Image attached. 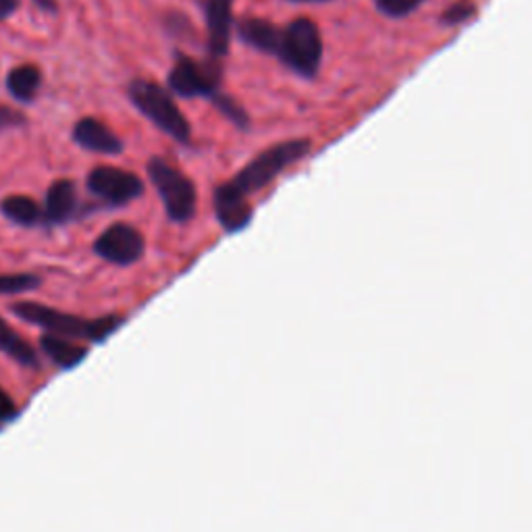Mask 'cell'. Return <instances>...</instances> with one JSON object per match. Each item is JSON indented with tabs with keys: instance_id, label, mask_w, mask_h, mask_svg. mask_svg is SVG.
Segmentation results:
<instances>
[{
	"instance_id": "4fadbf2b",
	"label": "cell",
	"mask_w": 532,
	"mask_h": 532,
	"mask_svg": "<svg viewBox=\"0 0 532 532\" xmlns=\"http://www.w3.org/2000/svg\"><path fill=\"white\" fill-rule=\"evenodd\" d=\"M237 37L246 44V46L258 50L265 54H277L281 44V31L283 28L274 25L273 21L260 17H243L240 21L233 23Z\"/></svg>"
},
{
	"instance_id": "6da1fadb",
	"label": "cell",
	"mask_w": 532,
	"mask_h": 532,
	"mask_svg": "<svg viewBox=\"0 0 532 532\" xmlns=\"http://www.w3.org/2000/svg\"><path fill=\"white\" fill-rule=\"evenodd\" d=\"M12 315L21 321L34 324L46 331V333L62 335L69 340H81L90 343H102L109 340L112 333H117L119 327L127 323V318L119 315H109L100 318H84L69 312L50 308V306L36 304V302H17L11 306Z\"/></svg>"
},
{
	"instance_id": "44dd1931",
	"label": "cell",
	"mask_w": 532,
	"mask_h": 532,
	"mask_svg": "<svg viewBox=\"0 0 532 532\" xmlns=\"http://www.w3.org/2000/svg\"><path fill=\"white\" fill-rule=\"evenodd\" d=\"M422 3L424 0H374L377 9L391 19H402L412 15V12L421 9Z\"/></svg>"
},
{
	"instance_id": "8992f818",
	"label": "cell",
	"mask_w": 532,
	"mask_h": 532,
	"mask_svg": "<svg viewBox=\"0 0 532 532\" xmlns=\"http://www.w3.org/2000/svg\"><path fill=\"white\" fill-rule=\"evenodd\" d=\"M223 67L221 59L209 56L204 61H196L187 54H177L171 71L167 75V90L173 96L193 100L206 98L210 100L221 90Z\"/></svg>"
},
{
	"instance_id": "ac0fdd59",
	"label": "cell",
	"mask_w": 532,
	"mask_h": 532,
	"mask_svg": "<svg viewBox=\"0 0 532 532\" xmlns=\"http://www.w3.org/2000/svg\"><path fill=\"white\" fill-rule=\"evenodd\" d=\"M210 102L215 104L217 110L221 112L229 123H233L240 131H248L252 127V121H250V115L246 112V109H243L233 96H229V94H223L218 90L215 96L210 98Z\"/></svg>"
},
{
	"instance_id": "5bb4252c",
	"label": "cell",
	"mask_w": 532,
	"mask_h": 532,
	"mask_svg": "<svg viewBox=\"0 0 532 532\" xmlns=\"http://www.w3.org/2000/svg\"><path fill=\"white\" fill-rule=\"evenodd\" d=\"M40 348L42 354L46 356L54 366L62 368V371H71V368L78 366L79 362L90 354V349L75 343V340L54 333H44L40 337Z\"/></svg>"
},
{
	"instance_id": "9a60e30c",
	"label": "cell",
	"mask_w": 532,
	"mask_h": 532,
	"mask_svg": "<svg viewBox=\"0 0 532 532\" xmlns=\"http://www.w3.org/2000/svg\"><path fill=\"white\" fill-rule=\"evenodd\" d=\"M0 352L25 368L40 366V358H37L36 349L23 337H19L17 331L9 327V323H4L3 318H0Z\"/></svg>"
},
{
	"instance_id": "603a6c76",
	"label": "cell",
	"mask_w": 532,
	"mask_h": 532,
	"mask_svg": "<svg viewBox=\"0 0 532 532\" xmlns=\"http://www.w3.org/2000/svg\"><path fill=\"white\" fill-rule=\"evenodd\" d=\"M23 123H25V117L21 115V112L6 109V106H0V131L21 127Z\"/></svg>"
},
{
	"instance_id": "484cf974",
	"label": "cell",
	"mask_w": 532,
	"mask_h": 532,
	"mask_svg": "<svg viewBox=\"0 0 532 532\" xmlns=\"http://www.w3.org/2000/svg\"><path fill=\"white\" fill-rule=\"evenodd\" d=\"M290 3H296V4H312V3H329V0H290Z\"/></svg>"
},
{
	"instance_id": "3957f363",
	"label": "cell",
	"mask_w": 532,
	"mask_h": 532,
	"mask_svg": "<svg viewBox=\"0 0 532 532\" xmlns=\"http://www.w3.org/2000/svg\"><path fill=\"white\" fill-rule=\"evenodd\" d=\"M127 98L160 134L168 135L181 146L192 142V123L187 121L167 87L152 79H134L127 86Z\"/></svg>"
},
{
	"instance_id": "9c48e42d",
	"label": "cell",
	"mask_w": 532,
	"mask_h": 532,
	"mask_svg": "<svg viewBox=\"0 0 532 532\" xmlns=\"http://www.w3.org/2000/svg\"><path fill=\"white\" fill-rule=\"evenodd\" d=\"M212 210H215L217 223L221 225L227 235L240 233V231L250 227L254 218L252 202H250L246 193L235 190L229 181L212 190Z\"/></svg>"
},
{
	"instance_id": "d4e9b609",
	"label": "cell",
	"mask_w": 532,
	"mask_h": 532,
	"mask_svg": "<svg viewBox=\"0 0 532 532\" xmlns=\"http://www.w3.org/2000/svg\"><path fill=\"white\" fill-rule=\"evenodd\" d=\"M37 6H42V9L46 11H54V0H36Z\"/></svg>"
},
{
	"instance_id": "e0dca14e",
	"label": "cell",
	"mask_w": 532,
	"mask_h": 532,
	"mask_svg": "<svg viewBox=\"0 0 532 532\" xmlns=\"http://www.w3.org/2000/svg\"><path fill=\"white\" fill-rule=\"evenodd\" d=\"M0 212H3L11 223L21 225V227H34V225L42 223V206L29 196L3 198Z\"/></svg>"
},
{
	"instance_id": "277c9868",
	"label": "cell",
	"mask_w": 532,
	"mask_h": 532,
	"mask_svg": "<svg viewBox=\"0 0 532 532\" xmlns=\"http://www.w3.org/2000/svg\"><path fill=\"white\" fill-rule=\"evenodd\" d=\"M148 181L159 193L162 209L171 223L184 225L196 217L198 190L190 175L162 156H152L146 165Z\"/></svg>"
},
{
	"instance_id": "cb8c5ba5",
	"label": "cell",
	"mask_w": 532,
	"mask_h": 532,
	"mask_svg": "<svg viewBox=\"0 0 532 532\" xmlns=\"http://www.w3.org/2000/svg\"><path fill=\"white\" fill-rule=\"evenodd\" d=\"M19 0H0V21L15 12Z\"/></svg>"
},
{
	"instance_id": "8fae6325",
	"label": "cell",
	"mask_w": 532,
	"mask_h": 532,
	"mask_svg": "<svg viewBox=\"0 0 532 532\" xmlns=\"http://www.w3.org/2000/svg\"><path fill=\"white\" fill-rule=\"evenodd\" d=\"M73 142L78 143L79 148L87 150V152L104 156H117L125 150L121 137L94 117H84L75 123Z\"/></svg>"
},
{
	"instance_id": "7c38bea8",
	"label": "cell",
	"mask_w": 532,
	"mask_h": 532,
	"mask_svg": "<svg viewBox=\"0 0 532 532\" xmlns=\"http://www.w3.org/2000/svg\"><path fill=\"white\" fill-rule=\"evenodd\" d=\"M78 187L71 179H56L48 187L46 200L42 209V223L46 225H65L75 217L78 210Z\"/></svg>"
},
{
	"instance_id": "52a82bcc",
	"label": "cell",
	"mask_w": 532,
	"mask_h": 532,
	"mask_svg": "<svg viewBox=\"0 0 532 532\" xmlns=\"http://www.w3.org/2000/svg\"><path fill=\"white\" fill-rule=\"evenodd\" d=\"M87 192L110 209H121L143 196L146 184L140 175L112 165H98L87 173Z\"/></svg>"
},
{
	"instance_id": "ffe728a7",
	"label": "cell",
	"mask_w": 532,
	"mask_h": 532,
	"mask_svg": "<svg viewBox=\"0 0 532 532\" xmlns=\"http://www.w3.org/2000/svg\"><path fill=\"white\" fill-rule=\"evenodd\" d=\"M479 15V4L474 0H455L441 12L439 21L447 28H455V25H464Z\"/></svg>"
},
{
	"instance_id": "ba28073f",
	"label": "cell",
	"mask_w": 532,
	"mask_h": 532,
	"mask_svg": "<svg viewBox=\"0 0 532 532\" xmlns=\"http://www.w3.org/2000/svg\"><path fill=\"white\" fill-rule=\"evenodd\" d=\"M94 254L115 266H134L146 254V237L129 223H112L94 241Z\"/></svg>"
},
{
	"instance_id": "7402d4cb",
	"label": "cell",
	"mask_w": 532,
	"mask_h": 532,
	"mask_svg": "<svg viewBox=\"0 0 532 532\" xmlns=\"http://www.w3.org/2000/svg\"><path fill=\"white\" fill-rule=\"evenodd\" d=\"M17 414H19L17 404L12 402L9 393H6L3 387H0V427H3V424H6V422L15 421Z\"/></svg>"
},
{
	"instance_id": "2e32d148",
	"label": "cell",
	"mask_w": 532,
	"mask_h": 532,
	"mask_svg": "<svg viewBox=\"0 0 532 532\" xmlns=\"http://www.w3.org/2000/svg\"><path fill=\"white\" fill-rule=\"evenodd\" d=\"M42 86V73L36 65H21L15 67L6 78V87L11 96L19 102H31L36 98L37 90Z\"/></svg>"
},
{
	"instance_id": "5b68a950",
	"label": "cell",
	"mask_w": 532,
	"mask_h": 532,
	"mask_svg": "<svg viewBox=\"0 0 532 532\" xmlns=\"http://www.w3.org/2000/svg\"><path fill=\"white\" fill-rule=\"evenodd\" d=\"M324 44L318 23L298 17L281 31L277 59L302 79H315L323 65Z\"/></svg>"
},
{
	"instance_id": "30bf717a",
	"label": "cell",
	"mask_w": 532,
	"mask_h": 532,
	"mask_svg": "<svg viewBox=\"0 0 532 532\" xmlns=\"http://www.w3.org/2000/svg\"><path fill=\"white\" fill-rule=\"evenodd\" d=\"M235 0H206V31H209V53L215 59H225L231 48Z\"/></svg>"
},
{
	"instance_id": "7a4b0ae2",
	"label": "cell",
	"mask_w": 532,
	"mask_h": 532,
	"mask_svg": "<svg viewBox=\"0 0 532 532\" xmlns=\"http://www.w3.org/2000/svg\"><path fill=\"white\" fill-rule=\"evenodd\" d=\"M310 152L312 140L308 137H291V140L277 142L256 154L252 160H248L233 175V179H229V184L250 198L271 185L279 175H283L296 162L304 160Z\"/></svg>"
},
{
	"instance_id": "d6986e66",
	"label": "cell",
	"mask_w": 532,
	"mask_h": 532,
	"mask_svg": "<svg viewBox=\"0 0 532 532\" xmlns=\"http://www.w3.org/2000/svg\"><path fill=\"white\" fill-rule=\"evenodd\" d=\"M42 285V279L31 273L0 274V296H17V293L34 291Z\"/></svg>"
}]
</instances>
